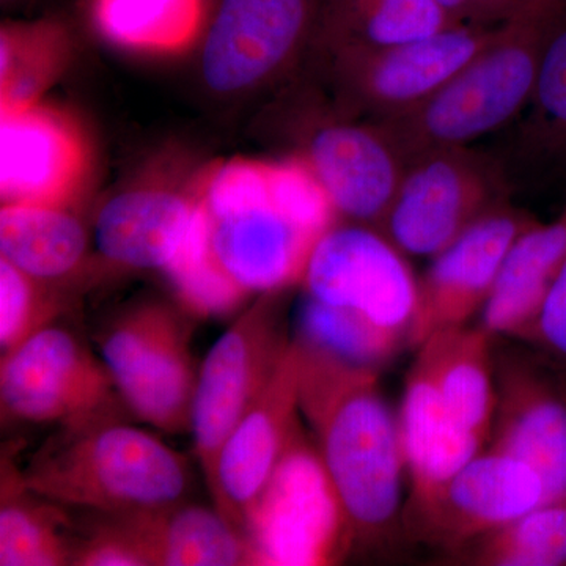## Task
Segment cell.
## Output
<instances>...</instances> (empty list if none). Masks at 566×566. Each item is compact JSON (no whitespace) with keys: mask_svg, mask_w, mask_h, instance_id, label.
Segmentation results:
<instances>
[{"mask_svg":"<svg viewBox=\"0 0 566 566\" xmlns=\"http://www.w3.org/2000/svg\"><path fill=\"white\" fill-rule=\"evenodd\" d=\"M193 193L196 221L166 273L193 315L223 314L252 294L301 285L315 244L340 221L303 155L227 159Z\"/></svg>","mask_w":566,"mask_h":566,"instance_id":"1","label":"cell"},{"mask_svg":"<svg viewBox=\"0 0 566 566\" xmlns=\"http://www.w3.org/2000/svg\"><path fill=\"white\" fill-rule=\"evenodd\" d=\"M294 342L301 416L344 506L353 547L385 546L403 534L406 463L398 415L381 392L378 370Z\"/></svg>","mask_w":566,"mask_h":566,"instance_id":"2","label":"cell"},{"mask_svg":"<svg viewBox=\"0 0 566 566\" xmlns=\"http://www.w3.org/2000/svg\"><path fill=\"white\" fill-rule=\"evenodd\" d=\"M22 483L51 501L102 515L153 512L188 501V458L161 438L104 415L54 428L18 465Z\"/></svg>","mask_w":566,"mask_h":566,"instance_id":"3","label":"cell"},{"mask_svg":"<svg viewBox=\"0 0 566 566\" xmlns=\"http://www.w3.org/2000/svg\"><path fill=\"white\" fill-rule=\"evenodd\" d=\"M565 21L557 14L521 11L433 95L375 125L406 164L424 153L471 147L526 111L547 43Z\"/></svg>","mask_w":566,"mask_h":566,"instance_id":"4","label":"cell"},{"mask_svg":"<svg viewBox=\"0 0 566 566\" xmlns=\"http://www.w3.org/2000/svg\"><path fill=\"white\" fill-rule=\"evenodd\" d=\"M193 316L178 300L140 297L114 312L93 335L129 415L161 433L191 431L199 375Z\"/></svg>","mask_w":566,"mask_h":566,"instance_id":"5","label":"cell"},{"mask_svg":"<svg viewBox=\"0 0 566 566\" xmlns=\"http://www.w3.org/2000/svg\"><path fill=\"white\" fill-rule=\"evenodd\" d=\"M289 290L256 294L199 367L189 434L208 490L214 485L223 442L263 392L292 344L285 318Z\"/></svg>","mask_w":566,"mask_h":566,"instance_id":"6","label":"cell"},{"mask_svg":"<svg viewBox=\"0 0 566 566\" xmlns=\"http://www.w3.org/2000/svg\"><path fill=\"white\" fill-rule=\"evenodd\" d=\"M3 422L63 427L104 415H129L102 356L65 318L0 354Z\"/></svg>","mask_w":566,"mask_h":566,"instance_id":"7","label":"cell"},{"mask_svg":"<svg viewBox=\"0 0 566 566\" xmlns=\"http://www.w3.org/2000/svg\"><path fill=\"white\" fill-rule=\"evenodd\" d=\"M509 202V181L495 159L472 147L442 148L406 164L379 229L406 255L433 259Z\"/></svg>","mask_w":566,"mask_h":566,"instance_id":"8","label":"cell"},{"mask_svg":"<svg viewBox=\"0 0 566 566\" xmlns=\"http://www.w3.org/2000/svg\"><path fill=\"white\" fill-rule=\"evenodd\" d=\"M73 566L260 565L255 547L218 506L185 501L133 515L91 513Z\"/></svg>","mask_w":566,"mask_h":566,"instance_id":"9","label":"cell"},{"mask_svg":"<svg viewBox=\"0 0 566 566\" xmlns=\"http://www.w3.org/2000/svg\"><path fill=\"white\" fill-rule=\"evenodd\" d=\"M408 259L378 227L338 221L315 244L301 285L308 296L356 312L409 345L419 279Z\"/></svg>","mask_w":566,"mask_h":566,"instance_id":"10","label":"cell"},{"mask_svg":"<svg viewBox=\"0 0 566 566\" xmlns=\"http://www.w3.org/2000/svg\"><path fill=\"white\" fill-rule=\"evenodd\" d=\"M303 431L245 526L260 565H327L353 549L348 520Z\"/></svg>","mask_w":566,"mask_h":566,"instance_id":"11","label":"cell"},{"mask_svg":"<svg viewBox=\"0 0 566 566\" xmlns=\"http://www.w3.org/2000/svg\"><path fill=\"white\" fill-rule=\"evenodd\" d=\"M545 502L534 468L486 447L433 493L408 501L403 534L450 558Z\"/></svg>","mask_w":566,"mask_h":566,"instance_id":"12","label":"cell"},{"mask_svg":"<svg viewBox=\"0 0 566 566\" xmlns=\"http://www.w3.org/2000/svg\"><path fill=\"white\" fill-rule=\"evenodd\" d=\"M499 29L453 25L408 43L331 55L342 98L368 122L412 109L482 51Z\"/></svg>","mask_w":566,"mask_h":566,"instance_id":"13","label":"cell"},{"mask_svg":"<svg viewBox=\"0 0 566 566\" xmlns=\"http://www.w3.org/2000/svg\"><path fill=\"white\" fill-rule=\"evenodd\" d=\"M324 0H219L202 52V74L218 93L256 87L314 41Z\"/></svg>","mask_w":566,"mask_h":566,"instance_id":"14","label":"cell"},{"mask_svg":"<svg viewBox=\"0 0 566 566\" xmlns=\"http://www.w3.org/2000/svg\"><path fill=\"white\" fill-rule=\"evenodd\" d=\"M300 348L292 337L281 364L223 442L210 493L245 534L249 517L301 433Z\"/></svg>","mask_w":566,"mask_h":566,"instance_id":"15","label":"cell"},{"mask_svg":"<svg viewBox=\"0 0 566 566\" xmlns=\"http://www.w3.org/2000/svg\"><path fill=\"white\" fill-rule=\"evenodd\" d=\"M497 403L490 449L534 468L547 502L566 501V382L520 349L494 346Z\"/></svg>","mask_w":566,"mask_h":566,"instance_id":"16","label":"cell"},{"mask_svg":"<svg viewBox=\"0 0 566 566\" xmlns=\"http://www.w3.org/2000/svg\"><path fill=\"white\" fill-rule=\"evenodd\" d=\"M91 169V144L69 112L41 102L0 111L2 203L71 208Z\"/></svg>","mask_w":566,"mask_h":566,"instance_id":"17","label":"cell"},{"mask_svg":"<svg viewBox=\"0 0 566 566\" xmlns=\"http://www.w3.org/2000/svg\"><path fill=\"white\" fill-rule=\"evenodd\" d=\"M535 221L512 203L502 205L433 256L427 273L419 279L409 346L417 348L439 331L464 326L482 312L510 245Z\"/></svg>","mask_w":566,"mask_h":566,"instance_id":"18","label":"cell"},{"mask_svg":"<svg viewBox=\"0 0 566 566\" xmlns=\"http://www.w3.org/2000/svg\"><path fill=\"white\" fill-rule=\"evenodd\" d=\"M338 218L381 226L405 172L406 161L374 122L318 126L303 153Z\"/></svg>","mask_w":566,"mask_h":566,"instance_id":"19","label":"cell"},{"mask_svg":"<svg viewBox=\"0 0 566 566\" xmlns=\"http://www.w3.org/2000/svg\"><path fill=\"white\" fill-rule=\"evenodd\" d=\"M197 207L193 192L139 188L117 193L96 212V249L123 270L167 273L188 241Z\"/></svg>","mask_w":566,"mask_h":566,"instance_id":"20","label":"cell"},{"mask_svg":"<svg viewBox=\"0 0 566 566\" xmlns=\"http://www.w3.org/2000/svg\"><path fill=\"white\" fill-rule=\"evenodd\" d=\"M398 423L406 474L411 479L409 501L433 493L488 446L457 422L417 360L406 379Z\"/></svg>","mask_w":566,"mask_h":566,"instance_id":"21","label":"cell"},{"mask_svg":"<svg viewBox=\"0 0 566 566\" xmlns=\"http://www.w3.org/2000/svg\"><path fill=\"white\" fill-rule=\"evenodd\" d=\"M566 262V208L551 222L535 221L510 245L482 323L493 337L523 338Z\"/></svg>","mask_w":566,"mask_h":566,"instance_id":"22","label":"cell"},{"mask_svg":"<svg viewBox=\"0 0 566 566\" xmlns=\"http://www.w3.org/2000/svg\"><path fill=\"white\" fill-rule=\"evenodd\" d=\"M417 349V363L431 376L457 422L488 444L497 403L493 335L480 324H464L430 335Z\"/></svg>","mask_w":566,"mask_h":566,"instance_id":"23","label":"cell"},{"mask_svg":"<svg viewBox=\"0 0 566 566\" xmlns=\"http://www.w3.org/2000/svg\"><path fill=\"white\" fill-rule=\"evenodd\" d=\"M457 24L436 0H324L314 41L327 54L379 50Z\"/></svg>","mask_w":566,"mask_h":566,"instance_id":"24","label":"cell"},{"mask_svg":"<svg viewBox=\"0 0 566 566\" xmlns=\"http://www.w3.org/2000/svg\"><path fill=\"white\" fill-rule=\"evenodd\" d=\"M70 510L29 490L18 474V465L3 458L0 565L73 566L80 521Z\"/></svg>","mask_w":566,"mask_h":566,"instance_id":"25","label":"cell"},{"mask_svg":"<svg viewBox=\"0 0 566 566\" xmlns=\"http://www.w3.org/2000/svg\"><path fill=\"white\" fill-rule=\"evenodd\" d=\"M88 232L70 208L2 203L0 256L25 274L57 283L81 270Z\"/></svg>","mask_w":566,"mask_h":566,"instance_id":"26","label":"cell"},{"mask_svg":"<svg viewBox=\"0 0 566 566\" xmlns=\"http://www.w3.org/2000/svg\"><path fill=\"white\" fill-rule=\"evenodd\" d=\"M95 32L118 50L174 55L196 43L208 0H84Z\"/></svg>","mask_w":566,"mask_h":566,"instance_id":"27","label":"cell"},{"mask_svg":"<svg viewBox=\"0 0 566 566\" xmlns=\"http://www.w3.org/2000/svg\"><path fill=\"white\" fill-rule=\"evenodd\" d=\"M73 40L57 18L6 21L0 28V111L40 103L70 65Z\"/></svg>","mask_w":566,"mask_h":566,"instance_id":"28","label":"cell"},{"mask_svg":"<svg viewBox=\"0 0 566 566\" xmlns=\"http://www.w3.org/2000/svg\"><path fill=\"white\" fill-rule=\"evenodd\" d=\"M474 566H566V501L516 517L450 557Z\"/></svg>","mask_w":566,"mask_h":566,"instance_id":"29","label":"cell"},{"mask_svg":"<svg viewBox=\"0 0 566 566\" xmlns=\"http://www.w3.org/2000/svg\"><path fill=\"white\" fill-rule=\"evenodd\" d=\"M293 337L344 363L374 370H379L406 344L401 335L379 327L365 316L324 304L305 293Z\"/></svg>","mask_w":566,"mask_h":566,"instance_id":"30","label":"cell"},{"mask_svg":"<svg viewBox=\"0 0 566 566\" xmlns=\"http://www.w3.org/2000/svg\"><path fill=\"white\" fill-rule=\"evenodd\" d=\"M521 126V145L546 159L566 158V21L547 43Z\"/></svg>","mask_w":566,"mask_h":566,"instance_id":"31","label":"cell"},{"mask_svg":"<svg viewBox=\"0 0 566 566\" xmlns=\"http://www.w3.org/2000/svg\"><path fill=\"white\" fill-rule=\"evenodd\" d=\"M65 300L51 283L25 274L0 256V354L63 316Z\"/></svg>","mask_w":566,"mask_h":566,"instance_id":"32","label":"cell"},{"mask_svg":"<svg viewBox=\"0 0 566 566\" xmlns=\"http://www.w3.org/2000/svg\"><path fill=\"white\" fill-rule=\"evenodd\" d=\"M521 340L566 364V262L551 286L535 322Z\"/></svg>","mask_w":566,"mask_h":566,"instance_id":"33","label":"cell"},{"mask_svg":"<svg viewBox=\"0 0 566 566\" xmlns=\"http://www.w3.org/2000/svg\"><path fill=\"white\" fill-rule=\"evenodd\" d=\"M457 24L501 28L526 10L520 0H436Z\"/></svg>","mask_w":566,"mask_h":566,"instance_id":"34","label":"cell"},{"mask_svg":"<svg viewBox=\"0 0 566 566\" xmlns=\"http://www.w3.org/2000/svg\"><path fill=\"white\" fill-rule=\"evenodd\" d=\"M526 10L566 17V0H520Z\"/></svg>","mask_w":566,"mask_h":566,"instance_id":"35","label":"cell"},{"mask_svg":"<svg viewBox=\"0 0 566 566\" xmlns=\"http://www.w3.org/2000/svg\"><path fill=\"white\" fill-rule=\"evenodd\" d=\"M2 2H3V3H6V2H11V0H2Z\"/></svg>","mask_w":566,"mask_h":566,"instance_id":"36","label":"cell"}]
</instances>
